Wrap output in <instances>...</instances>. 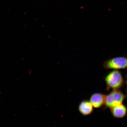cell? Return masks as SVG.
Instances as JSON below:
<instances>
[{
	"label": "cell",
	"mask_w": 127,
	"mask_h": 127,
	"mask_svg": "<svg viewBox=\"0 0 127 127\" xmlns=\"http://www.w3.org/2000/svg\"><path fill=\"white\" fill-rule=\"evenodd\" d=\"M107 90H119L123 86L125 80L122 73L118 70L111 71L104 78Z\"/></svg>",
	"instance_id": "1"
},
{
	"label": "cell",
	"mask_w": 127,
	"mask_h": 127,
	"mask_svg": "<svg viewBox=\"0 0 127 127\" xmlns=\"http://www.w3.org/2000/svg\"><path fill=\"white\" fill-rule=\"evenodd\" d=\"M126 96L119 90H114L106 95L105 104L106 107L111 108L123 103Z\"/></svg>",
	"instance_id": "2"
},
{
	"label": "cell",
	"mask_w": 127,
	"mask_h": 127,
	"mask_svg": "<svg viewBox=\"0 0 127 127\" xmlns=\"http://www.w3.org/2000/svg\"><path fill=\"white\" fill-rule=\"evenodd\" d=\"M103 66L106 69L114 70L127 69V57H117L106 60Z\"/></svg>",
	"instance_id": "3"
},
{
	"label": "cell",
	"mask_w": 127,
	"mask_h": 127,
	"mask_svg": "<svg viewBox=\"0 0 127 127\" xmlns=\"http://www.w3.org/2000/svg\"><path fill=\"white\" fill-rule=\"evenodd\" d=\"M106 96L101 93H95L92 95L89 101L94 107L99 108L105 104Z\"/></svg>",
	"instance_id": "4"
},
{
	"label": "cell",
	"mask_w": 127,
	"mask_h": 127,
	"mask_svg": "<svg viewBox=\"0 0 127 127\" xmlns=\"http://www.w3.org/2000/svg\"><path fill=\"white\" fill-rule=\"evenodd\" d=\"M111 113L117 118H122L125 117L127 113V108L123 103L110 108Z\"/></svg>",
	"instance_id": "5"
},
{
	"label": "cell",
	"mask_w": 127,
	"mask_h": 127,
	"mask_svg": "<svg viewBox=\"0 0 127 127\" xmlns=\"http://www.w3.org/2000/svg\"><path fill=\"white\" fill-rule=\"evenodd\" d=\"M94 107L90 101L84 100L81 102L78 106V110L82 115H89L93 113Z\"/></svg>",
	"instance_id": "6"
},
{
	"label": "cell",
	"mask_w": 127,
	"mask_h": 127,
	"mask_svg": "<svg viewBox=\"0 0 127 127\" xmlns=\"http://www.w3.org/2000/svg\"><path fill=\"white\" fill-rule=\"evenodd\" d=\"M126 82H125V83H126V87H127V75H126Z\"/></svg>",
	"instance_id": "7"
}]
</instances>
